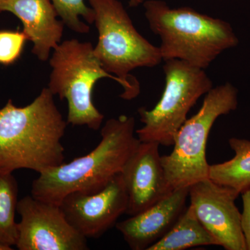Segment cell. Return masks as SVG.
Instances as JSON below:
<instances>
[{"mask_svg":"<svg viewBox=\"0 0 250 250\" xmlns=\"http://www.w3.org/2000/svg\"><path fill=\"white\" fill-rule=\"evenodd\" d=\"M49 65L52 70L48 88L61 100H67V124L86 126L95 131L100 129L104 116L93 103L94 86L106 77L120 82L104 70L94 54L93 45L77 39L64 41L53 49Z\"/></svg>","mask_w":250,"mask_h":250,"instance_id":"obj_6","label":"cell"},{"mask_svg":"<svg viewBox=\"0 0 250 250\" xmlns=\"http://www.w3.org/2000/svg\"><path fill=\"white\" fill-rule=\"evenodd\" d=\"M243 212L241 216L242 232L244 236L247 250H250V188L242 192Z\"/></svg>","mask_w":250,"mask_h":250,"instance_id":"obj_19","label":"cell"},{"mask_svg":"<svg viewBox=\"0 0 250 250\" xmlns=\"http://www.w3.org/2000/svg\"><path fill=\"white\" fill-rule=\"evenodd\" d=\"M208 246H217L216 241L189 205L170 231L147 250H183Z\"/></svg>","mask_w":250,"mask_h":250,"instance_id":"obj_14","label":"cell"},{"mask_svg":"<svg viewBox=\"0 0 250 250\" xmlns=\"http://www.w3.org/2000/svg\"><path fill=\"white\" fill-rule=\"evenodd\" d=\"M229 144L235 156L226 162L210 165L208 178L241 194L250 188V141L231 138Z\"/></svg>","mask_w":250,"mask_h":250,"instance_id":"obj_15","label":"cell"},{"mask_svg":"<svg viewBox=\"0 0 250 250\" xmlns=\"http://www.w3.org/2000/svg\"><path fill=\"white\" fill-rule=\"evenodd\" d=\"M159 146L141 142L122 171L128 197L126 214L130 216L147 209L173 190L166 180Z\"/></svg>","mask_w":250,"mask_h":250,"instance_id":"obj_11","label":"cell"},{"mask_svg":"<svg viewBox=\"0 0 250 250\" xmlns=\"http://www.w3.org/2000/svg\"><path fill=\"white\" fill-rule=\"evenodd\" d=\"M10 12L21 20L23 32L34 46L32 53L45 62L61 43L64 24L50 0H0V13Z\"/></svg>","mask_w":250,"mask_h":250,"instance_id":"obj_13","label":"cell"},{"mask_svg":"<svg viewBox=\"0 0 250 250\" xmlns=\"http://www.w3.org/2000/svg\"><path fill=\"white\" fill-rule=\"evenodd\" d=\"M59 205L77 232L85 238H100L116 225L127 209L128 197L123 176L117 174L98 192H71Z\"/></svg>","mask_w":250,"mask_h":250,"instance_id":"obj_10","label":"cell"},{"mask_svg":"<svg viewBox=\"0 0 250 250\" xmlns=\"http://www.w3.org/2000/svg\"><path fill=\"white\" fill-rule=\"evenodd\" d=\"M189 188L174 189L167 196L138 214L116 224L133 250H147L170 231L187 208Z\"/></svg>","mask_w":250,"mask_h":250,"instance_id":"obj_12","label":"cell"},{"mask_svg":"<svg viewBox=\"0 0 250 250\" xmlns=\"http://www.w3.org/2000/svg\"><path fill=\"white\" fill-rule=\"evenodd\" d=\"M240 194L209 178L189 187L190 205L197 218L226 250H247L241 225V213L235 201Z\"/></svg>","mask_w":250,"mask_h":250,"instance_id":"obj_9","label":"cell"},{"mask_svg":"<svg viewBox=\"0 0 250 250\" xmlns=\"http://www.w3.org/2000/svg\"><path fill=\"white\" fill-rule=\"evenodd\" d=\"M13 172L0 171V244L16 246L18 185Z\"/></svg>","mask_w":250,"mask_h":250,"instance_id":"obj_16","label":"cell"},{"mask_svg":"<svg viewBox=\"0 0 250 250\" xmlns=\"http://www.w3.org/2000/svg\"><path fill=\"white\" fill-rule=\"evenodd\" d=\"M13 248L11 247L4 246V245L0 244V250H11Z\"/></svg>","mask_w":250,"mask_h":250,"instance_id":"obj_21","label":"cell"},{"mask_svg":"<svg viewBox=\"0 0 250 250\" xmlns=\"http://www.w3.org/2000/svg\"><path fill=\"white\" fill-rule=\"evenodd\" d=\"M59 17L69 29L80 34H87L89 26L81 21L83 18L89 24H93L95 14L91 7L85 4L84 0H50Z\"/></svg>","mask_w":250,"mask_h":250,"instance_id":"obj_17","label":"cell"},{"mask_svg":"<svg viewBox=\"0 0 250 250\" xmlns=\"http://www.w3.org/2000/svg\"><path fill=\"white\" fill-rule=\"evenodd\" d=\"M95 14L98 41L94 54L104 70L119 80L121 98H136L141 92L131 72L139 67H154L163 62L160 49L143 37L134 27L118 0H89Z\"/></svg>","mask_w":250,"mask_h":250,"instance_id":"obj_4","label":"cell"},{"mask_svg":"<svg viewBox=\"0 0 250 250\" xmlns=\"http://www.w3.org/2000/svg\"><path fill=\"white\" fill-rule=\"evenodd\" d=\"M163 68L164 93L152 109L139 108L143 126L136 130V134L141 142H156L169 147L173 146L192 106L213 88V82L205 70L178 59L164 61Z\"/></svg>","mask_w":250,"mask_h":250,"instance_id":"obj_7","label":"cell"},{"mask_svg":"<svg viewBox=\"0 0 250 250\" xmlns=\"http://www.w3.org/2000/svg\"><path fill=\"white\" fill-rule=\"evenodd\" d=\"M146 0H129V6L131 7H137L141 4H143V3Z\"/></svg>","mask_w":250,"mask_h":250,"instance_id":"obj_20","label":"cell"},{"mask_svg":"<svg viewBox=\"0 0 250 250\" xmlns=\"http://www.w3.org/2000/svg\"><path fill=\"white\" fill-rule=\"evenodd\" d=\"M16 247L19 250H87V238L67 221L60 205L32 195L18 202Z\"/></svg>","mask_w":250,"mask_h":250,"instance_id":"obj_8","label":"cell"},{"mask_svg":"<svg viewBox=\"0 0 250 250\" xmlns=\"http://www.w3.org/2000/svg\"><path fill=\"white\" fill-rule=\"evenodd\" d=\"M134 117L111 118L101 130V141L86 155L41 172L31 185V195L60 205L73 192L93 193L106 187L121 173L141 143L136 137Z\"/></svg>","mask_w":250,"mask_h":250,"instance_id":"obj_2","label":"cell"},{"mask_svg":"<svg viewBox=\"0 0 250 250\" xmlns=\"http://www.w3.org/2000/svg\"><path fill=\"white\" fill-rule=\"evenodd\" d=\"M26 41L23 31H0V64L9 65L16 62L22 53Z\"/></svg>","mask_w":250,"mask_h":250,"instance_id":"obj_18","label":"cell"},{"mask_svg":"<svg viewBox=\"0 0 250 250\" xmlns=\"http://www.w3.org/2000/svg\"><path fill=\"white\" fill-rule=\"evenodd\" d=\"M238 89L229 82L213 87L205 95L200 109L181 126L169 155L161 156L166 180L172 190L189 188L208 179L210 165L206 156L207 139L219 117L238 106Z\"/></svg>","mask_w":250,"mask_h":250,"instance_id":"obj_5","label":"cell"},{"mask_svg":"<svg viewBox=\"0 0 250 250\" xmlns=\"http://www.w3.org/2000/svg\"><path fill=\"white\" fill-rule=\"evenodd\" d=\"M54 96L44 88L27 106L18 107L9 100L0 108V171L40 174L63 164L62 140L67 123Z\"/></svg>","mask_w":250,"mask_h":250,"instance_id":"obj_1","label":"cell"},{"mask_svg":"<svg viewBox=\"0 0 250 250\" xmlns=\"http://www.w3.org/2000/svg\"><path fill=\"white\" fill-rule=\"evenodd\" d=\"M145 16L161 40L163 62L178 59L206 70L239 40L229 23L192 8H171L161 0H146Z\"/></svg>","mask_w":250,"mask_h":250,"instance_id":"obj_3","label":"cell"}]
</instances>
